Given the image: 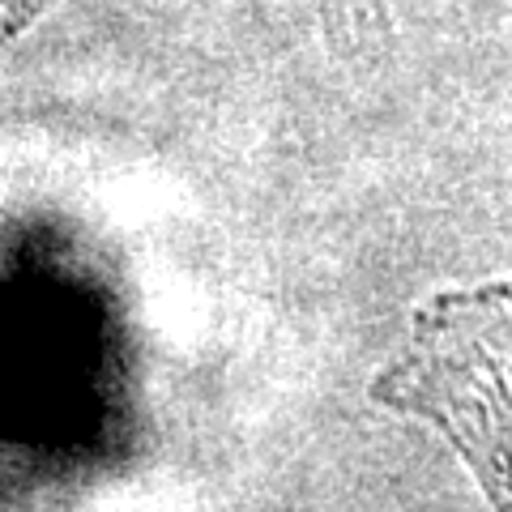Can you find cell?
Listing matches in <instances>:
<instances>
[{"instance_id":"6da1fadb","label":"cell","mask_w":512,"mask_h":512,"mask_svg":"<svg viewBox=\"0 0 512 512\" xmlns=\"http://www.w3.org/2000/svg\"><path fill=\"white\" fill-rule=\"evenodd\" d=\"M372 397L461 453L495 512H512V278L431 295Z\"/></svg>"}]
</instances>
